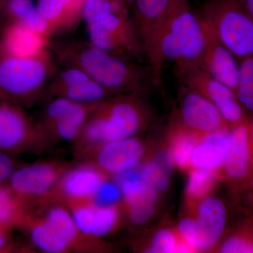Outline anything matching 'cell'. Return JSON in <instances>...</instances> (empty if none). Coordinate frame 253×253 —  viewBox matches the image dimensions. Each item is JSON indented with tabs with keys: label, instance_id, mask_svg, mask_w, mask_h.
Listing matches in <instances>:
<instances>
[{
	"label": "cell",
	"instance_id": "8fae6325",
	"mask_svg": "<svg viewBox=\"0 0 253 253\" xmlns=\"http://www.w3.org/2000/svg\"><path fill=\"white\" fill-rule=\"evenodd\" d=\"M184 86L179 126L200 136L228 128L229 125L211 101L197 91Z\"/></svg>",
	"mask_w": 253,
	"mask_h": 253
},
{
	"label": "cell",
	"instance_id": "e0dca14e",
	"mask_svg": "<svg viewBox=\"0 0 253 253\" xmlns=\"http://www.w3.org/2000/svg\"><path fill=\"white\" fill-rule=\"evenodd\" d=\"M84 0H38L37 7L52 33L58 35L72 32L83 20Z\"/></svg>",
	"mask_w": 253,
	"mask_h": 253
},
{
	"label": "cell",
	"instance_id": "f35d334b",
	"mask_svg": "<svg viewBox=\"0 0 253 253\" xmlns=\"http://www.w3.org/2000/svg\"><path fill=\"white\" fill-rule=\"evenodd\" d=\"M9 229V228L3 227V226L0 227V251L4 249L7 243V234Z\"/></svg>",
	"mask_w": 253,
	"mask_h": 253
},
{
	"label": "cell",
	"instance_id": "83f0119b",
	"mask_svg": "<svg viewBox=\"0 0 253 253\" xmlns=\"http://www.w3.org/2000/svg\"><path fill=\"white\" fill-rule=\"evenodd\" d=\"M22 217V201L9 186H0V225L10 228Z\"/></svg>",
	"mask_w": 253,
	"mask_h": 253
},
{
	"label": "cell",
	"instance_id": "4dcf8cb0",
	"mask_svg": "<svg viewBox=\"0 0 253 253\" xmlns=\"http://www.w3.org/2000/svg\"><path fill=\"white\" fill-rule=\"evenodd\" d=\"M178 234L195 252L210 249L207 239L197 219L194 218H184L181 220L178 226Z\"/></svg>",
	"mask_w": 253,
	"mask_h": 253
},
{
	"label": "cell",
	"instance_id": "9c48e42d",
	"mask_svg": "<svg viewBox=\"0 0 253 253\" xmlns=\"http://www.w3.org/2000/svg\"><path fill=\"white\" fill-rule=\"evenodd\" d=\"M119 94L123 93L103 86L78 68L57 65L44 96L66 98L80 104L91 105Z\"/></svg>",
	"mask_w": 253,
	"mask_h": 253
},
{
	"label": "cell",
	"instance_id": "f546056e",
	"mask_svg": "<svg viewBox=\"0 0 253 253\" xmlns=\"http://www.w3.org/2000/svg\"><path fill=\"white\" fill-rule=\"evenodd\" d=\"M45 220L64 238L70 244H72L78 237V231L71 213L62 207H54L46 214Z\"/></svg>",
	"mask_w": 253,
	"mask_h": 253
},
{
	"label": "cell",
	"instance_id": "ffe728a7",
	"mask_svg": "<svg viewBox=\"0 0 253 253\" xmlns=\"http://www.w3.org/2000/svg\"><path fill=\"white\" fill-rule=\"evenodd\" d=\"M106 179L99 168L83 166L70 171L63 178L61 189L73 201L91 199Z\"/></svg>",
	"mask_w": 253,
	"mask_h": 253
},
{
	"label": "cell",
	"instance_id": "4316f807",
	"mask_svg": "<svg viewBox=\"0 0 253 253\" xmlns=\"http://www.w3.org/2000/svg\"><path fill=\"white\" fill-rule=\"evenodd\" d=\"M131 0H84L83 21L94 23L112 13L130 10Z\"/></svg>",
	"mask_w": 253,
	"mask_h": 253
},
{
	"label": "cell",
	"instance_id": "6da1fadb",
	"mask_svg": "<svg viewBox=\"0 0 253 253\" xmlns=\"http://www.w3.org/2000/svg\"><path fill=\"white\" fill-rule=\"evenodd\" d=\"M50 51L58 66L78 68L118 93L143 92L155 85L154 73L149 65L120 59L88 40L54 38Z\"/></svg>",
	"mask_w": 253,
	"mask_h": 253
},
{
	"label": "cell",
	"instance_id": "cb8c5ba5",
	"mask_svg": "<svg viewBox=\"0 0 253 253\" xmlns=\"http://www.w3.org/2000/svg\"><path fill=\"white\" fill-rule=\"evenodd\" d=\"M201 136L179 124L174 127L169 148L174 165L180 169H191V154Z\"/></svg>",
	"mask_w": 253,
	"mask_h": 253
},
{
	"label": "cell",
	"instance_id": "60d3db41",
	"mask_svg": "<svg viewBox=\"0 0 253 253\" xmlns=\"http://www.w3.org/2000/svg\"><path fill=\"white\" fill-rule=\"evenodd\" d=\"M250 138H251V153H252L253 161V121L252 124H251V126H250Z\"/></svg>",
	"mask_w": 253,
	"mask_h": 253
},
{
	"label": "cell",
	"instance_id": "9a60e30c",
	"mask_svg": "<svg viewBox=\"0 0 253 253\" xmlns=\"http://www.w3.org/2000/svg\"><path fill=\"white\" fill-rule=\"evenodd\" d=\"M59 176L56 166L50 163H37L15 169L9 179V187L15 195L23 199L47 193Z\"/></svg>",
	"mask_w": 253,
	"mask_h": 253
},
{
	"label": "cell",
	"instance_id": "f1b7e54d",
	"mask_svg": "<svg viewBox=\"0 0 253 253\" xmlns=\"http://www.w3.org/2000/svg\"><path fill=\"white\" fill-rule=\"evenodd\" d=\"M239 67L236 97L241 106L253 113V56L239 61Z\"/></svg>",
	"mask_w": 253,
	"mask_h": 253
},
{
	"label": "cell",
	"instance_id": "b9f144b4",
	"mask_svg": "<svg viewBox=\"0 0 253 253\" xmlns=\"http://www.w3.org/2000/svg\"><path fill=\"white\" fill-rule=\"evenodd\" d=\"M3 1H4V0H0V6H1V4H2Z\"/></svg>",
	"mask_w": 253,
	"mask_h": 253
},
{
	"label": "cell",
	"instance_id": "4fadbf2b",
	"mask_svg": "<svg viewBox=\"0 0 253 253\" xmlns=\"http://www.w3.org/2000/svg\"><path fill=\"white\" fill-rule=\"evenodd\" d=\"M51 40L22 25H0V51L11 56L35 59L51 54Z\"/></svg>",
	"mask_w": 253,
	"mask_h": 253
},
{
	"label": "cell",
	"instance_id": "603a6c76",
	"mask_svg": "<svg viewBox=\"0 0 253 253\" xmlns=\"http://www.w3.org/2000/svg\"><path fill=\"white\" fill-rule=\"evenodd\" d=\"M93 105L77 103L69 112L49 126H46L43 130L54 133L64 140H74L81 134Z\"/></svg>",
	"mask_w": 253,
	"mask_h": 253
},
{
	"label": "cell",
	"instance_id": "2e32d148",
	"mask_svg": "<svg viewBox=\"0 0 253 253\" xmlns=\"http://www.w3.org/2000/svg\"><path fill=\"white\" fill-rule=\"evenodd\" d=\"M144 154L141 141L130 137L104 143L96 160L102 172L115 174L137 166Z\"/></svg>",
	"mask_w": 253,
	"mask_h": 253
},
{
	"label": "cell",
	"instance_id": "ab89813d",
	"mask_svg": "<svg viewBox=\"0 0 253 253\" xmlns=\"http://www.w3.org/2000/svg\"><path fill=\"white\" fill-rule=\"evenodd\" d=\"M239 1L253 20V0H239Z\"/></svg>",
	"mask_w": 253,
	"mask_h": 253
},
{
	"label": "cell",
	"instance_id": "484cf974",
	"mask_svg": "<svg viewBox=\"0 0 253 253\" xmlns=\"http://www.w3.org/2000/svg\"><path fill=\"white\" fill-rule=\"evenodd\" d=\"M217 177L218 173L215 171L199 168L192 169L186 189V199L191 206L208 197L214 188Z\"/></svg>",
	"mask_w": 253,
	"mask_h": 253
},
{
	"label": "cell",
	"instance_id": "ba28073f",
	"mask_svg": "<svg viewBox=\"0 0 253 253\" xmlns=\"http://www.w3.org/2000/svg\"><path fill=\"white\" fill-rule=\"evenodd\" d=\"M174 73L183 85L197 91L211 101L231 126L247 121L235 91L199 66L174 67Z\"/></svg>",
	"mask_w": 253,
	"mask_h": 253
},
{
	"label": "cell",
	"instance_id": "d590c367",
	"mask_svg": "<svg viewBox=\"0 0 253 253\" xmlns=\"http://www.w3.org/2000/svg\"><path fill=\"white\" fill-rule=\"evenodd\" d=\"M221 253H253V239L249 236L236 235L226 240L221 246Z\"/></svg>",
	"mask_w": 253,
	"mask_h": 253
},
{
	"label": "cell",
	"instance_id": "7bdbcfd3",
	"mask_svg": "<svg viewBox=\"0 0 253 253\" xmlns=\"http://www.w3.org/2000/svg\"><path fill=\"white\" fill-rule=\"evenodd\" d=\"M1 226H3L0 225V227H1ZM3 227H5V226H3ZM6 228H7V227H6Z\"/></svg>",
	"mask_w": 253,
	"mask_h": 253
},
{
	"label": "cell",
	"instance_id": "e575fe53",
	"mask_svg": "<svg viewBox=\"0 0 253 253\" xmlns=\"http://www.w3.org/2000/svg\"><path fill=\"white\" fill-rule=\"evenodd\" d=\"M179 234L169 229L158 231L153 239L148 252L158 253H175L176 245L179 241Z\"/></svg>",
	"mask_w": 253,
	"mask_h": 253
},
{
	"label": "cell",
	"instance_id": "7c38bea8",
	"mask_svg": "<svg viewBox=\"0 0 253 253\" xmlns=\"http://www.w3.org/2000/svg\"><path fill=\"white\" fill-rule=\"evenodd\" d=\"M201 19L205 42L199 66L236 92L239 75L237 59L221 44L210 25Z\"/></svg>",
	"mask_w": 253,
	"mask_h": 253
},
{
	"label": "cell",
	"instance_id": "836d02e7",
	"mask_svg": "<svg viewBox=\"0 0 253 253\" xmlns=\"http://www.w3.org/2000/svg\"><path fill=\"white\" fill-rule=\"evenodd\" d=\"M121 197H123L122 191L117 183L105 179L91 200L94 206L107 207L116 206Z\"/></svg>",
	"mask_w": 253,
	"mask_h": 253
},
{
	"label": "cell",
	"instance_id": "8d00e7d4",
	"mask_svg": "<svg viewBox=\"0 0 253 253\" xmlns=\"http://www.w3.org/2000/svg\"><path fill=\"white\" fill-rule=\"evenodd\" d=\"M129 217L131 222L141 224L146 222L152 217L155 212V204L144 205L128 208Z\"/></svg>",
	"mask_w": 253,
	"mask_h": 253
},
{
	"label": "cell",
	"instance_id": "d6986e66",
	"mask_svg": "<svg viewBox=\"0 0 253 253\" xmlns=\"http://www.w3.org/2000/svg\"><path fill=\"white\" fill-rule=\"evenodd\" d=\"M16 23L53 39L49 26L33 0H4L0 6V25Z\"/></svg>",
	"mask_w": 253,
	"mask_h": 253
},
{
	"label": "cell",
	"instance_id": "d4e9b609",
	"mask_svg": "<svg viewBox=\"0 0 253 253\" xmlns=\"http://www.w3.org/2000/svg\"><path fill=\"white\" fill-rule=\"evenodd\" d=\"M31 239L36 247L46 253H63L71 246L45 219L32 226Z\"/></svg>",
	"mask_w": 253,
	"mask_h": 253
},
{
	"label": "cell",
	"instance_id": "52a82bcc",
	"mask_svg": "<svg viewBox=\"0 0 253 253\" xmlns=\"http://www.w3.org/2000/svg\"><path fill=\"white\" fill-rule=\"evenodd\" d=\"M170 0H131V16L146 62L152 69L156 86H162L163 63L160 39Z\"/></svg>",
	"mask_w": 253,
	"mask_h": 253
},
{
	"label": "cell",
	"instance_id": "1f68e13d",
	"mask_svg": "<svg viewBox=\"0 0 253 253\" xmlns=\"http://www.w3.org/2000/svg\"><path fill=\"white\" fill-rule=\"evenodd\" d=\"M118 219L119 212L117 206H96L91 235L96 237L107 235L117 225Z\"/></svg>",
	"mask_w": 253,
	"mask_h": 253
},
{
	"label": "cell",
	"instance_id": "ac0fdd59",
	"mask_svg": "<svg viewBox=\"0 0 253 253\" xmlns=\"http://www.w3.org/2000/svg\"><path fill=\"white\" fill-rule=\"evenodd\" d=\"M229 128L212 131L201 136L191 157V169H211L219 172L222 168Z\"/></svg>",
	"mask_w": 253,
	"mask_h": 253
},
{
	"label": "cell",
	"instance_id": "74e56055",
	"mask_svg": "<svg viewBox=\"0 0 253 253\" xmlns=\"http://www.w3.org/2000/svg\"><path fill=\"white\" fill-rule=\"evenodd\" d=\"M14 171V163L11 157L6 153L0 152V186L9 181Z\"/></svg>",
	"mask_w": 253,
	"mask_h": 253
},
{
	"label": "cell",
	"instance_id": "d6a6232c",
	"mask_svg": "<svg viewBox=\"0 0 253 253\" xmlns=\"http://www.w3.org/2000/svg\"><path fill=\"white\" fill-rule=\"evenodd\" d=\"M71 215L78 231L85 235H91L96 206L92 203L75 201Z\"/></svg>",
	"mask_w": 253,
	"mask_h": 253
},
{
	"label": "cell",
	"instance_id": "7a4b0ae2",
	"mask_svg": "<svg viewBox=\"0 0 253 253\" xmlns=\"http://www.w3.org/2000/svg\"><path fill=\"white\" fill-rule=\"evenodd\" d=\"M204 42L202 19L189 0H170L160 39L163 63L173 61L174 67L199 66Z\"/></svg>",
	"mask_w": 253,
	"mask_h": 253
},
{
	"label": "cell",
	"instance_id": "44dd1931",
	"mask_svg": "<svg viewBox=\"0 0 253 253\" xmlns=\"http://www.w3.org/2000/svg\"><path fill=\"white\" fill-rule=\"evenodd\" d=\"M196 219L204 232L210 249L217 244L226 224V209L220 200L206 197L198 203Z\"/></svg>",
	"mask_w": 253,
	"mask_h": 253
},
{
	"label": "cell",
	"instance_id": "8992f818",
	"mask_svg": "<svg viewBox=\"0 0 253 253\" xmlns=\"http://www.w3.org/2000/svg\"><path fill=\"white\" fill-rule=\"evenodd\" d=\"M86 29L88 41L106 52L132 62L146 61L130 10L107 15L86 25Z\"/></svg>",
	"mask_w": 253,
	"mask_h": 253
},
{
	"label": "cell",
	"instance_id": "7402d4cb",
	"mask_svg": "<svg viewBox=\"0 0 253 253\" xmlns=\"http://www.w3.org/2000/svg\"><path fill=\"white\" fill-rule=\"evenodd\" d=\"M173 166L170 150H160L150 161L140 166L143 180L157 192H162L169 186Z\"/></svg>",
	"mask_w": 253,
	"mask_h": 253
},
{
	"label": "cell",
	"instance_id": "30bf717a",
	"mask_svg": "<svg viewBox=\"0 0 253 253\" xmlns=\"http://www.w3.org/2000/svg\"><path fill=\"white\" fill-rule=\"evenodd\" d=\"M44 132L26 112L24 108L0 100V152L21 151Z\"/></svg>",
	"mask_w": 253,
	"mask_h": 253
},
{
	"label": "cell",
	"instance_id": "277c9868",
	"mask_svg": "<svg viewBox=\"0 0 253 253\" xmlns=\"http://www.w3.org/2000/svg\"><path fill=\"white\" fill-rule=\"evenodd\" d=\"M197 13L238 62L253 56V20L239 0H206Z\"/></svg>",
	"mask_w": 253,
	"mask_h": 253
},
{
	"label": "cell",
	"instance_id": "5bb4252c",
	"mask_svg": "<svg viewBox=\"0 0 253 253\" xmlns=\"http://www.w3.org/2000/svg\"><path fill=\"white\" fill-rule=\"evenodd\" d=\"M250 126L247 121L232 126L228 136L222 168L226 176L236 182L245 180L251 172Z\"/></svg>",
	"mask_w": 253,
	"mask_h": 253
},
{
	"label": "cell",
	"instance_id": "5b68a950",
	"mask_svg": "<svg viewBox=\"0 0 253 253\" xmlns=\"http://www.w3.org/2000/svg\"><path fill=\"white\" fill-rule=\"evenodd\" d=\"M141 93H123L94 105L103 144L130 138L146 125L149 110L141 99Z\"/></svg>",
	"mask_w": 253,
	"mask_h": 253
},
{
	"label": "cell",
	"instance_id": "3957f363",
	"mask_svg": "<svg viewBox=\"0 0 253 253\" xmlns=\"http://www.w3.org/2000/svg\"><path fill=\"white\" fill-rule=\"evenodd\" d=\"M57 68L52 54L35 59L0 51V100L28 107L45 94Z\"/></svg>",
	"mask_w": 253,
	"mask_h": 253
}]
</instances>
